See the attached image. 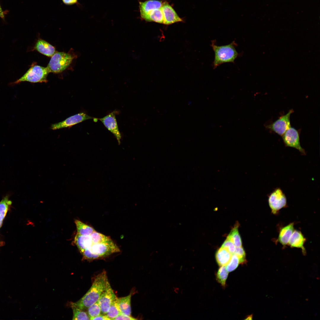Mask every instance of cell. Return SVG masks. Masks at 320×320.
<instances>
[{
    "label": "cell",
    "mask_w": 320,
    "mask_h": 320,
    "mask_svg": "<svg viewBox=\"0 0 320 320\" xmlns=\"http://www.w3.org/2000/svg\"><path fill=\"white\" fill-rule=\"evenodd\" d=\"M108 281L106 273L103 271L95 277L92 286L86 294L78 301L71 302L70 304L81 310L87 309L98 300Z\"/></svg>",
    "instance_id": "6da1fadb"
},
{
    "label": "cell",
    "mask_w": 320,
    "mask_h": 320,
    "mask_svg": "<svg viewBox=\"0 0 320 320\" xmlns=\"http://www.w3.org/2000/svg\"><path fill=\"white\" fill-rule=\"evenodd\" d=\"M215 41H212L211 46L214 52L213 62L214 68L225 63H234L239 54L236 49L237 44L235 41L228 44L218 46Z\"/></svg>",
    "instance_id": "7a4b0ae2"
},
{
    "label": "cell",
    "mask_w": 320,
    "mask_h": 320,
    "mask_svg": "<svg viewBox=\"0 0 320 320\" xmlns=\"http://www.w3.org/2000/svg\"><path fill=\"white\" fill-rule=\"evenodd\" d=\"M88 249L86 255L89 260L105 257L120 252L118 246L112 240L103 243L93 244Z\"/></svg>",
    "instance_id": "3957f363"
},
{
    "label": "cell",
    "mask_w": 320,
    "mask_h": 320,
    "mask_svg": "<svg viewBox=\"0 0 320 320\" xmlns=\"http://www.w3.org/2000/svg\"><path fill=\"white\" fill-rule=\"evenodd\" d=\"M49 73L47 67L33 65L20 79L10 83L9 84L12 86L24 81L33 83H46L48 81L47 78Z\"/></svg>",
    "instance_id": "277c9868"
},
{
    "label": "cell",
    "mask_w": 320,
    "mask_h": 320,
    "mask_svg": "<svg viewBox=\"0 0 320 320\" xmlns=\"http://www.w3.org/2000/svg\"><path fill=\"white\" fill-rule=\"evenodd\" d=\"M76 56L70 52H56L47 67L49 73H59L65 70Z\"/></svg>",
    "instance_id": "5b68a950"
},
{
    "label": "cell",
    "mask_w": 320,
    "mask_h": 320,
    "mask_svg": "<svg viewBox=\"0 0 320 320\" xmlns=\"http://www.w3.org/2000/svg\"><path fill=\"white\" fill-rule=\"evenodd\" d=\"M268 202L272 213L276 214L287 205L286 195L279 187L275 188L268 196Z\"/></svg>",
    "instance_id": "8992f818"
},
{
    "label": "cell",
    "mask_w": 320,
    "mask_h": 320,
    "mask_svg": "<svg viewBox=\"0 0 320 320\" xmlns=\"http://www.w3.org/2000/svg\"><path fill=\"white\" fill-rule=\"evenodd\" d=\"M285 145L294 148L297 150L303 155H305V150L301 146L299 131L290 127L282 136Z\"/></svg>",
    "instance_id": "52a82bcc"
},
{
    "label": "cell",
    "mask_w": 320,
    "mask_h": 320,
    "mask_svg": "<svg viewBox=\"0 0 320 320\" xmlns=\"http://www.w3.org/2000/svg\"><path fill=\"white\" fill-rule=\"evenodd\" d=\"M293 112V109L290 110L286 114L281 116L272 123L266 125V128L282 136L291 127L290 116Z\"/></svg>",
    "instance_id": "ba28073f"
},
{
    "label": "cell",
    "mask_w": 320,
    "mask_h": 320,
    "mask_svg": "<svg viewBox=\"0 0 320 320\" xmlns=\"http://www.w3.org/2000/svg\"><path fill=\"white\" fill-rule=\"evenodd\" d=\"M93 118L84 112H81L71 116L62 121L52 124L51 129L56 130L70 127L85 120Z\"/></svg>",
    "instance_id": "9c48e42d"
},
{
    "label": "cell",
    "mask_w": 320,
    "mask_h": 320,
    "mask_svg": "<svg viewBox=\"0 0 320 320\" xmlns=\"http://www.w3.org/2000/svg\"><path fill=\"white\" fill-rule=\"evenodd\" d=\"M117 111H113L105 116L98 119L100 120L106 128L116 137L118 143H121V134L119 131L116 114Z\"/></svg>",
    "instance_id": "30bf717a"
},
{
    "label": "cell",
    "mask_w": 320,
    "mask_h": 320,
    "mask_svg": "<svg viewBox=\"0 0 320 320\" xmlns=\"http://www.w3.org/2000/svg\"><path fill=\"white\" fill-rule=\"evenodd\" d=\"M116 297L108 281L105 289L98 300L102 314H106L112 303Z\"/></svg>",
    "instance_id": "8fae6325"
},
{
    "label": "cell",
    "mask_w": 320,
    "mask_h": 320,
    "mask_svg": "<svg viewBox=\"0 0 320 320\" xmlns=\"http://www.w3.org/2000/svg\"><path fill=\"white\" fill-rule=\"evenodd\" d=\"M161 9L163 16L164 24L169 25L183 21L173 8L167 3L164 2Z\"/></svg>",
    "instance_id": "7c38bea8"
},
{
    "label": "cell",
    "mask_w": 320,
    "mask_h": 320,
    "mask_svg": "<svg viewBox=\"0 0 320 320\" xmlns=\"http://www.w3.org/2000/svg\"><path fill=\"white\" fill-rule=\"evenodd\" d=\"M163 2L162 1L156 0H148L139 2L140 16L143 19L151 11L160 8Z\"/></svg>",
    "instance_id": "4fadbf2b"
},
{
    "label": "cell",
    "mask_w": 320,
    "mask_h": 320,
    "mask_svg": "<svg viewBox=\"0 0 320 320\" xmlns=\"http://www.w3.org/2000/svg\"><path fill=\"white\" fill-rule=\"evenodd\" d=\"M306 239L302 233L300 231L294 230L289 239L288 244L291 247L301 248L303 254H306V250L304 244Z\"/></svg>",
    "instance_id": "5bb4252c"
},
{
    "label": "cell",
    "mask_w": 320,
    "mask_h": 320,
    "mask_svg": "<svg viewBox=\"0 0 320 320\" xmlns=\"http://www.w3.org/2000/svg\"><path fill=\"white\" fill-rule=\"evenodd\" d=\"M33 50H36L48 57H51L55 52V47L47 41L39 39L36 42Z\"/></svg>",
    "instance_id": "9a60e30c"
},
{
    "label": "cell",
    "mask_w": 320,
    "mask_h": 320,
    "mask_svg": "<svg viewBox=\"0 0 320 320\" xmlns=\"http://www.w3.org/2000/svg\"><path fill=\"white\" fill-rule=\"evenodd\" d=\"M74 241L81 253L93 244L90 235H83L78 233L75 236Z\"/></svg>",
    "instance_id": "2e32d148"
},
{
    "label": "cell",
    "mask_w": 320,
    "mask_h": 320,
    "mask_svg": "<svg viewBox=\"0 0 320 320\" xmlns=\"http://www.w3.org/2000/svg\"><path fill=\"white\" fill-rule=\"evenodd\" d=\"M294 223H291L280 229L277 241L283 246L288 244L290 237L294 230Z\"/></svg>",
    "instance_id": "e0dca14e"
},
{
    "label": "cell",
    "mask_w": 320,
    "mask_h": 320,
    "mask_svg": "<svg viewBox=\"0 0 320 320\" xmlns=\"http://www.w3.org/2000/svg\"><path fill=\"white\" fill-rule=\"evenodd\" d=\"M232 254L225 248L221 247L217 251L215 258L220 266H225L228 263Z\"/></svg>",
    "instance_id": "ac0fdd59"
},
{
    "label": "cell",
    "mask_w": 320,
    "mask_h": 320,
    "mask_svg": "<svg viewBox=\"0 0 320 320\" xmlns=\"http://www.w3.org/2000/svg\"><path fill=\"white\" fill-rule=\"evenodd\" d=\"M132 294L123 297L118 298V303L122 313L131 316V299Z\"/></svg>",
    "instance_id": "d6986e66"
},
{
    "label": "cell",
    "mask_w": 320,
    "mask_h": 320,
    "mask_svg": "<svg viewBox=\"0 0 320 320\" xmlns=\"http://www.w3.org/2000/svg\"><path fill=\"white\" fill-rule=\"evenodd\" d=\"M147 21L154 22L163 24L164 18L161 7L150 11L143 19Z\"/></svg>",
    "instance_id": "ffe728a7"
},
{
    "label": "cell",
    "mask_w": 320,
    "mask_h": 320,
    "mask_svg": "<svg viewBox=\"0 0 320 320\" xmlns=\"http://www.w3.org/2000/svg\"><path fill=\"white\" fill-rule=\"evenodd\" d=\"M238 223H236L231 230L227 237L236 247H241L242 246L241 238L238 229Z\"/></svg>",
    "instance_id": "44dd1931"
},
{
    "label": "cell",
    "mask_w": 320,
    "mask_h": 320,
    "mask_svg": "<svg viewBox=\"0 0 320 320\" xmlns=\"http://www.w3.org/2000/svg\"><path fill=\"white\" fill-rule=\"evenodd\" d=\"M77 230V233L83 235H89L94 231L95 229L91 227L81 221L76 220L75 221Z\"/></svg>",
    "instance_id": "7402d4cb"
},
{
    "label": "cell",
    "mask_w": 320,
    "mask_h": 320,
    "mask_svg": "<svg viewBox=\"0 0 320 320\" xmlns=\"http://www.w3.org/2000/svg\"><path fill=\"white\" fill-rule=\"evenodd\" d=\"M117 297L112 303L106 315L111 320H113L121 313L119 308Z\"/></svg>",
    "instance_id": "603a6c76"
},
{
    "label": "cell",
    "mask_w": 320,
    "mask_h": 320,
    "mask_svg": "<svg viewBox=\"0 0 320 320\" xmlns=\"http://www.w3.org/2000/svg\"><path fill=\"white\" fill-rule=\"evenodd\" d=\"M228 273L226 266H221L217 273V280L218 282L223 287H225Z\"/></svg>",
    "instance_id": "cb8c5ba5"
},
{
    "label": "cell",
    "mask_w": 320,
    "mask_h": 320,
    "mask_svg": "<svg viewBox=\"0 0 320 320\" xmlns=\"http://www.w3.org/2000/svg\"><path fill=\"white\" fill-rule=\"evenodd\" d=\"M71 304L73 313V320H89L88 313L84 310H81L76 306Z\"/></svg>",
    "instance_id": "d4e9b609"
},
{
    "label": "cell",
    "mask_w": 320,
    "mask_h": 320,
    "mask_svg": "<svg viewBox=\"0 0 320 320\" xmlns=\"http://www.w3.org/2000/svg\"><path fill=\"white\" fill-rule=\"evenodd\" d=\"M9 195L4 196L0 202V215L3 219L7 212L9 207L12 202L9 199Z\"/></svg>",
    "instance_id": "484cf974"
},
{
    "label": "cell",
    "mask_w": 320,
    "mask_h": 320,
    "mask_svg": "<svg viewBox=\"0 0 320 320\" xmlns=\"http://www.w3.org/2000/svg\"><path fill=\"white\" fill-rule=\"evenodd\" d=\"M93 244L105 243L111 241L110 237L97 232L95 230L90 235Z\"/></svg>",
    "instance_id": "4316f807"
},
{
    "label": "cell",
    "mask_w": 320,
    "mask_h": 320,
    "mask_svg": "<svg viewBox=\"0 0 320 320\" xmlns=\"http://www.w3.org/2000/svg\"><path fill=\"white\" fill-rule=\"evenodd\" d=\"M87 313L90 319H92L100 314L101 313V309L98 301L91 305L87 309Z\"/></svg>",
    "instance_id": "83f0119b"
},
{
    "label": "cell",
    "mask_w": 320,
    "mask_h": 320,
    "mask_svg": "<svg viewBox=\"0 0 320 320\" xmlns=\"http://www.w3.org/2000/svg\"><path fill=\"white\" fill-rule=\"evenodd\" d=\"M240 263L238 257L234 254H233L230 261L226 265V269L228 272L235 270Z\"/></svg>",
    "instance_id": "f1b7e54d"
},
{
    "label": "cell",
    "mask_w": 320,
    "mask_h": 320,
    "mask_svg": "<svg viewBox=\"0 0 320 320\" xmlns=\"http://www.w3.org/2000/svg\"><path fill=\"white\" fill-rule=\"evenodd\" d=\"M238 258L240 263L243 264L246 263V253L242 246L236 248L234 253Z\"/></svg>",
    "instance_id": "f546056e"
},
{
    "label": "cell",
    "mask_w": 320,
    "mask_h": 320,
    "mask_svg": "<svg viewBox=\"0 0 320 320\" xmlns=\"http://www.w3.org/2000/svg\"><path fill=\"white\" fill-rule=\"evenodd\" d=\"M221 247L226 249L232 254H234L236 247L227 237Z\"/></svg>",
    "instance_id": "4dcf8cb0"
},
{
    "label": "cell",
    "mask_w": 320,
    "mask_h": 320,
    "mask_svg": "<svg viewBox=\"0 0 320 320\" xmlns=\"http://www.w3.org/2000/svg\"><path fill=\"white\" fill-rule=\"evenodd\" d=\"M137 319L131 317V316L126 315L121 313L113 320H136Z\"/></svg>",
    "instance_id": "1f68e13d"
},
{
    "label": "cell",
    "mask_w": 320,
    "mask_h": 320,
    "mask_svg": "<svg viewBox=\"0 0 320 320\" xmlns=\"http://www.w3.org/2000/svg\"><path fill=\"white\" fill-rule=\"evenodd\" d=\"M92 320H111L106 314H100L99 315L93 318Z\"/></svg>",
    "instance_id": "d6a6232c"
},
{
    "label": "cell",
    "mask_w": 320,
    "mask_h": 320,
    "mask_svg": "<svg viewBox=\"0 0 320 320\" xmlns=\"http://www.w3.org/2000/svg\"><path fill=\"white\" fill-rule=\"evenodd\" d=\"M63 3L67 5H72L78 4V0H62Z\"/></svg>",
    "instance_id": "836d02e7"
},
{
    "label": "cell",
    "mask_w": 320,
    "mask_h": 320,
    "mask_svg": "<svg viewBox=\"0 0 320 320\" xmlns=\"http://www.w3.org/2000/svg\"><path fill=\"white\" fill-rule=\"evenodd\" d=\"M0 17L2 19H4V12L3 11L1 7L0 4Z\"/></svg>",
    "instance_id": "e575fe53"
},
{
    "label": "cell",
    "mask_w": 320,
    "mask_h": 320,
    "mask_svg": "<svg viewBox=\"0 0 320 320\" xmlns=\"http://www.w3.org/2000/svg\"><path fill=\"white\" fill-rule=\"evenodd\" d=\"M3 220V219L1 218V217L0 215V228L2 225Z\"/></svg>",
    "instance_id": "d590c367"
}]
</instances>
